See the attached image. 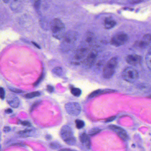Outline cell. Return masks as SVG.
<instances>
[{"label": "cell", "mask_w": 151, "mask_h": 151, "mask_svg": "<svg viewBox=\"0 0 151 151\" xmlns=\"http://www.w3.org/2000/svg\"><path fill=\"white\" fill-rule=\"evenodd\" d=\"M78 34L76 32L70 31L65 33L60 44V49L63 52H68L75 47L78 39Z\"/></svg>", "instance_id": "6da1fadb"}, {"label": "cell", "mask_w": 151, "mask_h": 151, "mask_svg": "<svg viewBox=\"0 0 151 151\" xmlns=\"http://www.w3.org/2000/svg\"><path fill=\"white\" fill-rule=\"evenodd\" d=\"M52 35L55 38L58 40L63 38L65 34V27L64 24L59 19L53 20L50 24Z\"/></svg>", "instance_id": "7a4b0ae2"}, {"label": "cell", "mask_w": 151, "mask_h": 151, "mask_svg": "<svg viewBox=\"0 0 151 151\" xmlns=\"http://www.w3.org/2000/svg\"><path fill=\"white\" fill-rule=\"evenodd\" d=\"M88 52V46L83 43L76 51L72 59L73 64L75 65L83 64Z\"/></svg>", "instance_id": "3957f363"}, {"label": "cell", "mask_w": 151, "mask_h": 151, "mask_svg": "<svg viewBox=\"0 0 151 151\" xmlns=\"http://www.w3.org/2000/svg\"><path fill=\"white\" fill-rule=\"evenodd\" d=\"M60 135L67 144L74 145L76 144V139L74 137L72 129L69 126H64L61 128Z\"/></svg>", "instance_id": "277c9868"}, {"label": "cell", "mask_w": 151, "mask_h": 151, "mask_svg": "<svg viewBox=\"0 0 151 151\" xmlns=\"http://www.w3.org/2000/svg\"><path fill=\"white\" fill-rule=\"evenodd\" d=\"M118 63V59L113 57L106 64L103 70V76L105 79H110L113 76Z\"/></svg>", "instance_id": "5b68a950"}, {"label": "cell", "mask_w": 151, "mask_h": 151, "mask_svg": "<svg viewBox=\"0 0 151 151\" xmlns=\"http://www.w3.org/2000/svg\"><path fill=\"white\" fill-rule=\"evenodd\" d=\"M122 77L126 81L130 83H134L139 78V73L134 68L129 66L123 70Z\"/></svg>", "instance_id": "8992f818"}, {"label": "cell", "mask_w": 151, "mask_h": 151, "mask_svg": "<svg viewBox=\"0 0 151 151\" xmlns=\"http://www.w3.org/2000/svg\"><path fill=\"white\" fill-rule=\"evenodd\" d=\"M98 54V52L97 49L96 48H94L89 51L85 60L83 63L85 68H90L94 65L96 60Z\"/></svg>", "instance_id": "52a82bcc"}, {"label": "cell", "mask_w": 151, "mask_h": 151, "mask_svg": "<svg viewBox=\"0 0 151 151\" xmlns=\"http://www.w3.org/2000/svg\"><path fill=\"white\" fill-rule=\"evenodd\" d=\"M129 38L127 34L123 32H120L114 35L111 40V43L115 47H119L127 43Z\"/></svg>", "instance_id": "ba28073f"}, {"label": "cell", "mask_w": 151, "mask_h": 151, "mask_svg": "<svg viewBox=\"0 0 151 151\" xmlns=\"http://www.w3.org/2000/svg\"><path fill=\"white\" fill-rule=\"evenodd\" d=\"M65 109L68 114L73 116H77L80 114L81 108V105L77 103H67L65 105Z\"/></svg>", "instance_id": "9c48e42d"}, {"label": "cell", "mask_w": 151, "mask_h": 151, "mask_svg": "<svg viewBox=\"0 0 151 151\" xmlns=\"http://www.w3.org/2000/svg\"><path fill=\"white\" fill-rule=\"evenodd\" d=\"M109 128L111 130L116 133L119 137L123 141H127L129 139V137L127 132L120 127L115 125H111L109 126Z\"/></svg>", "instance_id": "30bf717a"}, {"label": "cell", "mask_w": 151, "mask_h": 151, "mask_svg": "<svg viewBox=\"0 0 151 151\" xmlns=\"http://www.w3.org/2000/svg\"><path fill=\"white\" fill-rule=\"evenodd\" d=\"M126 61L131 65L137 66L141 64L142 62V58L136 54H131L126 57Z\"/></svg>", "instance_id": "8fae6325"}, {"label": "cell", "mask_w": 151, "mask_h": 151, "mask_svg": "<svg viewBox=\"0 0 151 151\" xmlns=\"http://www.w3.org/2000/svg\"><path fill=\"white\" fill-rule=\"evenodd\" d=\"M7 103L12 108H17L19 105V101L18 97L12 94H9L7 98Z\"/></svg>", "instance_id": "7c38bea8"}, {"label": "cell", "mask_w": 151, "mask_h": 151, "mask_svg": "<svg viewBox=\"0 0 151 151\" xmlns=\"http://www.w3.org/2000/svg\"><path fill=\"white\" fill-rule=\"evenodd\" d=\"M80 141L83 144H84L88 149L91 147L90 139L88 135L85 133L81 134L80 136Z\"/></svg>", "instance_id": "4fadbf2b"}, {"label": "cell", "mask_w": 151, "mask_h": 151, "mask_svg": "<svg viewBox=\"0 0 151 151\" xmlns=\"http://www.w3.org/2000/svg\"><path fill=\"white\" fill-rule=\"evenodd\" d=\"M95 35L94 34L91 33H88L86 34L85 38V41L84 43L88 46L92 45L95 41Z\"/></svg>", "instance_id": "5bb4252c"}, {"label": "cell", "mask_w": 151, "mask_h": 151, "mask_svg": "<svg viewBox=\"0 0 151 151\" xmlns=\"http://www.w3.org/2000/svg\"><path fill=\"white\" fill-rule=\"evenodd\" d=\"M116 22L111 18L107 17L104 21V27L106 29H111L115 26Z\"/></svg>", "instance_id": "9a60e30c"}, {"label": "cell", "mask_w": 151, "mask_h": 151, "mask_svg": "<svg viewBox=\"0 0 151 151\" xmlns=\"http://www.w3.org/2000/svg\"><path fill=\"white\" fill-rule=\"evenodd\" d=\"M114 92H115V90H96L91 93L89 97L90 98H92L95 97L101 94H105V93H113Z\"/></svg>", "instance_id": "2e32d148"}, {"label": "cell", "mask_w": 151, "mask_h": 151, "mask_svg": "<svg viewBox=\"0 0 151 151\" xmlns=\"http://www.w3.org/2000/svg\"><path fill=\"white\" fill-rule=\"evenodd\" d=\"M145 62L148 69L151 72V49L148 51L145 56Z\"/></svg>", "instance_id": "e0dca14e"}, {"label": "cell", "mask_w": 151, "mask_h": 151, "mask_svg": "<svg viewBox=\"0 0 151 151\" xmlns=\"http://www.w3.org/2000/svg\"><path fill=\"white\" fill-rule=\"evenodd\" d=\"M143 40L147 44V46H151V34H146L143 37Z\"/></svg>", "instance_id": "ac0fdd59"}, {"label": "cell", "mask_w": 151, "mask_h": 151, "mask_svg": "<svg viewBox=\"0 0 151 151\" xmlns=\"http://www.w3.org/2000/svg\"><path fill=\"white\" fill-rule=\"evenodd\" d=\"M135 46L137 48H145L146 47H148L147 44L142 40H140L137 41L135 43Z\"/></svg>", "instance_id": "d6986e66"}, {"label": "cell", "mask_w": 151, "mask_h": 151, "mask_svg": "<svg viewBox=\"0 0 151 151\" xmlns=\"http://www.w3.org/2000/svg\"><path fill=\"white\" fill-rule=\"evenodd\" d=\"M40 95V92L38 91H35V92H31V93L26 94L25 95V97L26 98L30 99V98H32L35 97H36L39 96Z\"/></svg>", "instance_id": "ffe728a7"}, {"label": "cell", "mask_w": 151, "mask_h": 151, "mask_svg": "<svg viewBox=\"0 0 151 151\" xmlns=\"http://www.w3.org/2000/svg\"><path fill=\"white\" fill-rule=\"evenodd\" d=\"M72 94L76 97H79L81 94V90L77 88H73L71 90Z\"/></svg>", "instance_id": "44dd1931"}, {"label": "cell", "mask_w": 151, "mask_h": 151, "mask_svg": "<svg viewBox=\"0 0 151 151\" xmlns=\"http://www.w3.org/2000/svg\"><path fill=\"white\" fill-rule=\"evenodd\" d=\"M76 127L78 129H82L85 126V123L83 121L80 120H76L75 121Z\"/></svg>", "instance_id": "7402d4cb"}, {"label": "cell", "mask_w": 151, "mask_h": 151, "mask_svg": "<svg viewBox=\"0 0 151 151\" xmlns=\"http://www.w3.org/2000/svg\"><path fill=\"white\" fill-rule=\"evenodd\" d=\"M101 131V130L98 128H94L89 131V134L91 136L95 135Z\"/></svg>", "instance_id": "603a6c76"}, {"label": "cell", "mask_w": 151, "mask_h": 151, "mask_svg": "<svg viewBox=\"0 0 151 151\" xmlns=\"http://www.w3.org/2000/svg\"><path fill=\"white\" fill-rule=\"evenodd\" d=\"M53 72H54L55 74H57L58 75H61L62 74V69L60 67H57L54 69Z\"/></svg>", "instance_id": "cb8c5ba5"}, {"label": "cell", "mask_w": 151, "mask_h": 151, "mask_svg": "<svg viewBox=\"0 0 151 151\" xmlns=\"http://www.w3.org/2000/svg\"><path fill=\"white\" fill-rule=\"evenodd\" d=\"M5 98V91L3 88L0 87V98L1 99H4Z\"/></svg>", "instance_id": "d4e9b609"}, {"label": "cell", "mask_w": 151, "mask_h": 151, "mask_svg": "<svg viewBox=\"0 0 151 151\" xmlns=\"http://www.w3.org/2000/svg\"><path fill=\"white\" fill-rule=\"evenodd\" d=\"M50 148L53 149H57L59 148V145L58 143L54 142L51 143L50 144Z\"/></svg>", "instance_id": "484cf974"}, {"label": "cell", "mask_w": 151, "mask_h": 151, "mask_svg": "<svg viewBox=\"0 0 151 151\" xmlns=\"http://www.w3.org/2000/svg\"><path fill=\"white\" fill-rule=\"evenodd\" d=\"M116 118V116H112V117H110V118L106 119V120L105 121V122H111V121H113Z\"/></svg>", "instance_id": "4316f807"}, {"label": "cell", "mask_w": 151, "mask_h": 151, "mask_svg": "<svg viewBox=\"0 0 151 151\" xmlns=\"http://www.w3.org/2000/svg\"><path fill=\"white\" fill-rule=\"evenodd\" d=\"M20 124H22V125L24 126H31V124L29 122V121H21L20 122Z\"/></svg>", "instance_id": "83f0119b"}, {"label": "cell", "mask_w": 151, "mask_h": 151, "mask_svg": "<svg viewBox=\"0 0 151 151\" xmlns=\"http://www.w3.org/2000/svg\"><path fill=\"white\" fill-rule=\"evenodd\" d=\"M10 90L12 91V92H15V93H23V92L22 90H20L19 89H10Z\"/></svg>", "instance_id": "f1b7e54d"}, {"label": "cell", "mask_w": 151, "mask_h": 151, "mask_svg": "<svg viewBox=\"0 0 151 151\" xmlns=\"http://www.w3.org/2000/svg\"><path fill=\"white\" fill-rule=\"evenodd\" d=\"M47 90L49 92H50V93H52L54 91V87L52 86H47Z\"/></svg>", "instance_id": "f546056e"}, {"label": "cell", "mask_w": 151, "mask_h": 151, "mask_svg": "<svg viewBox=\"0 0 151 151\" xmlns=\"http://www.w3.org/2000/svg\"><path fill=\"white\" fill-rule=\"evenodd\" d=\"M3 131L4 132H5V133H8V132L10 131V128L9 126L4 127V128Z\"/></svg>", "instance_id": "4dcf8cb0"}, {"label": "cell", "mask_w": 151, "mask_h": 151, "mask_svg": "<svg viewBox=\"0 0 151 151\" xmlns=\"http://www.w3.org/2000/svg\"><path fill=\"white\" fill-rule=\"evenodd\" d=\"M42 79V75L41 77H40V79H38V80L35 83V86H36V85H38L39 83H40V82L41 80Z\"/></svg>", "instance_id": "1f68e13d"}, {"label": "cell", "mask_w": 151, "mask_h": 151, "mask_svg": "<svg viewBox=\"0 0 151 151\" xmlns=\"http://www.w3.org/2000/svg\"><path fill=\"white\" fill-rule=\"evenodd\" d=\"M12 110L11 109H8L5 111V112L7 113H12Z\"/></svg>", "instance_id": "d6a6232c"}, {"label": "cell", "mask_w": 151, "mask_h": 151, "mask_svg": "<svg viewBox=\"0 0 151 151\" xmlns=\"http://www.w3.org/2000/svg\"><path fill=\"white\" fill-rule=\"evenodd\" d=\"M59 151H75V150H70V149H63V150H60Z\"/></svg>", "instance_id": "836d02e7"}, {"label": "cell", "mask_w": 151, "mask_h": 151, "mask_svg": "<svg viewBox=\"0 0 151 151\" xmlns=\"http://www.w3.org/2000/svg\"><path fill=\"white\" fill-rule=\"evenodd\" d=\"M40 1H36V2H35V7H36V8H38L39 7V5H40Z\"/></svg>", "instance_id": "e575fe53"}, {"label": "cell", "mask_w": 151, "mask_h": 151, "mask_svg": "<svg viewBox=\"0 0 151 151\" xmlns=\"http://www.w3.org/2000/svg\"><path fill=\"white\" fill-rule=\"evenodd\" d=\"M32 43L34 44V45H35V47H37V48H40V46H39V45H38L37 43H36L34 42H32Z\"/></svg>", "instance_id": "d590c367"}, {"label": "cell", "mask_w": 151, "mask_h": 151, "mask_svg": "<svg viewBox=\"0 0 151 151\" xmlns=\"http://www.w3.org/2000/svg\"><path fill=\"white\" fill-rule=\"evenodd\" d=\"M46 138L47 140H50V139H51V136L50 135H47L46 136Z\"/></svg>", "instance_id": "8d00e7d4"}]
</instances>
